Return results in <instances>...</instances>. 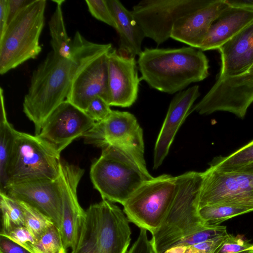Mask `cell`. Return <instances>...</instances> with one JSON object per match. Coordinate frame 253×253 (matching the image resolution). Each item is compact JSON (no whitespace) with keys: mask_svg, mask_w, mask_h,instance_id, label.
Here are the masks:
<instances>
[{"mask_svg":"<svg viewBox=\"0 0 253 253\" xmlns=\"http://www.w3.org/2000/svg\"><path fill=\"white\" fill-rule=\"evenodd\" d=\"M89 45V41L77 33L72 58H63L51 50L33 71L23 111L34 125L35 135L39 134L49 114L66 100L74 75Z\"/></svg>","mask_w":253,"mask_h":253,"instance_id":"6da1fadb","label":"cell"},{"mask_svg":"<svg viewBox=\"0 0 253 253\" xmlns=\"http://www.w3.org/2000/svg\"><path fill=\"white\" fill-rule=\"evenodd\" d=\"M137 62L141 81L152 88L170 94L182 91L209 75L207 57L201 50L191 46L145 48Z\"/></svg>","mask_w":253,"mask_h":253,"instance_id":"7a4b0ae2","label":"cell"},{"mask_svg":"<svg viewBox=\"0 0 253 253\" xmlns=\"http://www.w3.org/2000/svg\"><path fill=\"white\" fill-rule=\"evenodd\" d=\"M129 222L123 210L112 202L102 200L90 205L71 253H127Z\"/></svg>","mask_w":253,"mask_h":253,"instance_id":"3957f363","label":"cell"},{"mask_svg":"<svg viewBox=\"0 0 253 253\" xmlns=\"http://www.w3.org/2000/svg\"><path fill=\"white\" fill-rule=\"evenodd\" d=\"M203 172L187 171L176 176V191L161 226L151 239L156 253H164L205 223L198 212V199Z\"/></svg>","mask_w":253,"mask_h":253,"instance_id":"277c9868","label":"cell"},{"mask_svg":"<svg viewBox=\"0 0 253 253\" xmlns=\"http://www.w3.org/2000/svg\"><path fill=\"white\" fill-rule=\"evenodd\" d=\"M45 0H34L21 9L0 36V74L3 75L42 51L40 37L45 22Z\"/></svg>","mask_w":253,"mask_h":253,"instance_id":"5b68a950","label":"cell"},{"mask_svg":"<svg viewBox=\"0 0 253 253\" xmlns=\"http://www.w3.org/2000/svg\"><path fill=\"white\" fill-rule=\"evenodd\" d=\"M90 177L103 200L123 205L133 193L153 176L146 175L127 154L108 145L92 164Z\"/></svg>","mask_w":253,"mask_h":253,"instance_id":"8992f818","label":"cell"},{"mask_svg":"<svg viewBox=\"0 0 253 253\" xmlns=\"http://www.w3.org/2000/svg\"><path fill=\"white\" fill-rule=\"evenodd\" d=\"M176 191V176L163 174L145 181L123 206L129 222L155 232L164 220Z\"/></svg>","mask_w":253,"mask_h":253,"instance_id":"52a82bcc","label":"cell"},{"mask_svg":"<svg viewBox=\"0 0 253 253\" xmlns=\"http://www.w3.org/2000/svg\"><path fill=\"white\" fill-rule=\"evenodd\" d=\"M60 163V156L37 135L16 130L7 169V184L29 179H56Z\"/></svg>","mask_w":253,"mask_h":253,"instance_id":"ba28073f","label":"cell"},{"mask_svg":"<svg viewBox=\"0 0 253 253\" xmlns=\"http://www.w3.org/2000/svg\"><path fill=\"white\" fill-rule=\"evenodd\" d=\"M87 144L103 148L111 145L131 157L148 176L144 158L143 130L136 117L125 111L112 110L104 121L95 122L83 136Z\"/></svg>","mask_w":253,"mask_h":253,"instance_id":"9c48e42d","label":"cell"},{"mask_svg":"<svg viewBox=\"0 0 253 253\" xmlns=\"http://www.w3.org/2000/svg\"><path fill=\"white\" fill-rule=\"evenodd\" d=\"M112 48L111 43L91 42L74 75L67 101L84 112L96 96L108 103V53Z\"/></svg>","mask_w":253,"mask_h":253,"instance_id":"30bf717a","label":"cell"},{"mask_svg":"<svg viewBox=\"0 0 253 253\" xmlns=\"http://www.w3.org/2000/svg\"><path fill=\"white\" fill-rule=\"evenodd\" d=\"M211 0H143L133 6L132 13L145 37L158 45L170 38L174 23L204 6Z\"/></svg>","mask_w":253,"mask_h":253,"instance_id":"8fae6325","label":"cell"},{"mask_svg":"<svg viewBox=\"0 0 253 253\" xmlns=\"http://www.w3.org/2000/svg\"><path fill=\"white\" fill-rule=\"evenodd\" d=\"M223 204L253 210V174L238 171L221 172L211 166L204 171L198 209Z\"/></svg>","mask_w":253,"mask_h":253,"instance_id":"7c38bea8","label":"cell"},{"mask_svg":"<svg viewBox=\"0 0 253 253\" xmlns=\"http://www.w3.org/2000/svg\"><path fill=\"white\" fill-rule=\"evenodd\" d=\"M95 122L83 110L66 100L46 118L37 135L60 156L75 139L83 137Z\"/></svg>","mask_w":253,"mask_h":253,"instance_id":"4fadbf2b","label":"cell"},{"mask_svg":"<svg viewBox=\"0 0 253 253\" xmlns=\"http://www.w3.org/2000/svg\"><path fill=\"white\" fill-rule=\"evenodd\" d=\"M0 191L39 210L49 216L60 230L62 199L58 178H34L10 182Z\"/></svg>","mask_w":253,"mask_h":253,"instance_id":"5bb4252c","label":"cell"},{"mask_svg":"<svg viewBox=\"0 0 253 253\" xmlns=\"http://www.w3.org/2000/svg\"><path fill=\"white\" fill-rule=\"evenodd\" d=\"M84 171L77 166L61 161L58 180L62 199V222L60 231L66 249L75 246L85 217V211L77 197L78 186Z\"/></svg>","mask_w":253,"mask_h":253,"instance_id":"9a60e30c","label":"cell"},{"mask_svg":"<svg viewBox=\"0 0 253 253\" xmlns=\"http://www.w3.org/2000/svg\"><path fill=\"white\" fill-rule=\"evenodd\" d=\"M141 81L135 57L120 54L112 48L108 53V104L129 107L137 99Z\"/></svg>","mask_w":253,"mask_h":253,"instance_id":"2e32d148","label":"cell"},{"mask_svg":"<svg viewBox=\"0 0 253 253\" xmlns=\"http://www.w3.org/2000/svg\"><path fill=\"white\" fill-rule=\"evenodd\" d=\"M200 95L199 86L195 85L177 92L171 100L155 144L154 169L161 166L167 156L178 130L192 113L194 103Z\"/></svg>","mask_w":253,"mask_h":253,"instance_id":"e0dca14e","label":"cell"},{"mask_svg":"<svg viewBox=\"0 0 253 253\" xmlns=\"http://www.w3.org/2000/svg\"><path fill=\"white\" fill-rule=\"evenodd\" d=\"M228 6L225 0H211L207 5L177 20L170 38L199 49L212 23Z\"/></svg>","mask_w":253,"mask_h":253,"instance_id":"ac0fdd59","label":"cell"},{"mask_svg":"<svg viewBox=\"0 0 253 253\" xmlns=\"http://www.w3.org/2000/svg\"><path fill=\"white\" fill-rule=\"evenodd\" d=\"M221 66L217 79L241 75L253 65V22L218 49Z\"/></svg>","mask_w":253,"mask_h":253,"instance_id":"d6986e66","label":"cell"},{"mask_svg":"<svg viewBox=\"0 0 253 253\" xmlns=\"http://www.w3.org/2000/svg\"><path fill=\"white\" fill-rule=\"evenodd\" d=\"M253 22V9L228 6L212 23L199 49H218Z\"/></svg>","mask_w":253,"mask_h":253,"instance_id":"ffe728a7","label":"cell"},{"mask_svg":"<svg viewBox=\"0 0 253 253\" xmlns=\"http://www.w3.org/2000/svg\"><path fill=\"white\" fill-rule=\"evenodd\" d=\"M115 19L119 35L118 52L124 56L135 57L141 53L142 43L145 36L131 11L127 10L118 0H107Z\"/></svg>","mask_w":253,"mask_h":253,"instance_id":"44dd1931","label":"cell"},{"mask_svg":"<svg viewBox=\"0 0 253 253\" xmlns=\"http://www.w3.org/2000/svg\"><path fill=\"white\" fill-rule=\"evenodd\" d=\"M0 191L7 184V169L16 130L8 122L6 113L3 90L0 88Z\"/></svg>","mask_w":253,"mask_h":253,"instance_id":"7402d4cb","label":"cell"},{"mask_svg":"<svg viewBox=\"0 0 253 253\" xmlns=\"http://www.w3.org/2000/svg\"><path fill=\"white\" fill-rule=\"evenodd\" d=\"M54 2L56 3V8L48 22L52 50L63 58L69 59L72 57L73 40L69 38L66 29L62 8L64 0Z\"/></svg>","mask_w":253,"mask_h":253,"instance_id":"603a6c76","label":"cell"},{"mask_svg":"<svg viewBox=\"0 0 253 253\" xmlns=\"http://www.w3.org/2000/svg\"><path fill=\"white\" fill-rule=\"evenodd\" d=\"M253 211L248 207L224 204L207 206L198 209L204 222L211 225H219L227 219Z\"/></svg>","mask_w":253,"mask_h":253,"instance_id":"cb8c5ba5","label":"cell"},{"mask_svg":"<svg viewBox=\"0 0 253 253\" xmlns=\"http://www.w3.org/2000/svg\"><path fill=\"white\" fill-rule=\"evenodd\" d=\"M253 162V140L226 157L216 158L210 166L221 172L235 171Z\"/></svg>","mask_w":253,"mask_h":253,"instance_id":"d4e9b609","label":"cell"},{"mask_svg":"<svg viewBox=\"0 0 253 253\" xmlns=\"http://www.w3.org/2000/svg\"><path fill=\"white\" fill-rule=\"evenodd\" d=\"M0 207L2 228L0 234L25 225L23 212L18 201L0 191Z\"/></svg>","mask_w":253,"mask_h":253,"instance_id":"484cf974","label":"cell"},{"mask_svg":"<svg viewBox=\"0 0 253 253\" xmlns=\"http://www.w3.org/2000/svg\"><path fill=\"white\" fill-rule=\"evenodd\" d=\"M17 201L23 212L24 226L37 240L49 228L55 225L49 216L39 210L24 202Z\"/></svg>","mask_w":253,"mask_h":253,"instance_id":"4316f807","label":"cell"},{"mask_svg":"<svg viewBox=\"0 0 253 253\" xmlns=\"http://www.w3.org/2000/svg\"><path fill=\"white\" fill-rule=\"evenodd\" d=\"M32 253H66L61 232L53 226L37 240Z\"/></svg>","mask_w":253,"mask_h":253,"instance_id":"83f0119b","label":"cell"},{"mask_svg":"<svg viewBox=\"0 0 253 253\" xmlns=\"http://www.w3.org/2000/svg\"><path fill=\"white\" fill-rule=\"evenodd\" d=\"M227 234L225 226L206 224L202 228L184 237L175 246L192 245Z\"/></svg>","mask_w":253,"mask_h":253,"instance_id":"f1b7e54d","label":"cell"},{"mask_svg":"<svg viewBox=\"0 0 253 253\" xmlns=\"http://www.w3.org/2000/svg\"><path fill=\"white\" fill-rule=\"evenodd\" d=\"M228 235L192 245L173 247L164 253H215Z\"/></svg>","mask_w":253,"mask_h":253,"instance_id":"f546056e","label":"cell"},{"mask_svg":"<svg viewBox=\"0 0 253 253\" xmlns=\"http://www.w3.org/2000/svg\"><path fill=\"white\" fill-rule=\"evenodd\" d=\"M215 253H253V244L242 235L228 234Z\"/></svg>","mask_w":253,"mask_h":253,"instance_id":"4dcf8cb0","label":"cell"},{"mask_svg":"<svg viewBox=\"0 0 253 253\" xmlns=\"http://www.w3.org/2000/svg\"><path fill=\"white\" fill-rule=\"evenodd\" d=\"M85 2L93 17L116 29V23L107 0H86Z\"/></svg>","mask_w":253,"mask_h":253,"instance_id":"1f68e13d","label":"cell"},{"mask_svg":"<svg viewBox=\"0 0 253 253\" xmlns=\"http://www.w3.org/2000/svg\"><path fill=\"white\" fill-rule=\"evenodd\" d=\"M0 235L20 245L31 253L37 241L25 226L16 227L6 233L0 234Z\"/></svg>","mask_w":253,"mask_h":253,"instance_id":"d6a6232c","label":"cell"},{"mask_svg":"<svg viewBox=\"0 0 253 253\" xmlns=\"http://www.w3.org/2000/svg\"><path fill=\"white\" fill-rule=\"evenodd\" d=\"M112 110L109 104L99 96L94 97L89 103L84 112L95 122L105 120Z\"/></svg>","mask_w":253,"mask_h":253,"instance_id":"836d02e7","label":"cell"},{"mask_svg":"<svg viewBox=\"0 0 253 253\" xmlns=\"http://www.w3.org/2000/svg\"><path fill=\"white\" fill-rule=\"evenodd\" d=\"M147 230L141 228L139 235L127 253H156L151 239L148 237Z\"/></svg>","mask_w":253,"mask_h":253,"instance_id":"e575fe53","label":"cell"},{"mask_svg":"<svg viewBox=\"0 0 253 253\" xmlns=\"http://www.w3.org/2000/svg\"><path fill=\"white\" fill-rule=\"evenodd\" d=\"M0 253H31L10 239L0 236Z\"/></svg>","mask_w":253,"mask_h":253,"instance_id":"d590c367","label":"cell"},{"mask_svg":"<svg viewBox=\"0 0 253 253\" xmlns=\"http://www.w3.org/2000/svg\"><path fill=\"white\" fill-rule=\"evenodd\" d=\"M33 0H8V23L23 8L32 2Z\"/></svg>","mask_w":253,"mask_h":253,"instance_id":"8d00e7d4","label":"cell"},{"mask_svg":"<svg viewBox=\"0 0 253 253\" xmlns=\"http://www.w3.org/2000/svg\"><path fill=\"white\" fill-rule=\"evenodd\" d=\"M8 23V0H0V36L4 33Z\"/></svg>","mask_w":253,"mask_h":253,"instance_id":"74e56055","label":"cell"},{"mask_svg":"<svg viewBox=\"0 0 253 253\" xmlns=\"http://www.w3.org/2000/svg\"><path fill=\"white\" fill-rule=\"evenodd\" d=\"M231 7L253 9V0H225Z\"/></svg>","mask_w":253,"mask_h":253,"instance_id":"f35d334b","label":"cell"},{"mask_svg":"<svg viewBox=\"0 0 253 253\" xmlns=\"http://www.w3.org/2000/svg\"><path fill=\"white\" fill-rule=\"evenodd\" d=\"M253 174V162L235 171Z\"/></svg>","mask_w":253,"mask_h":253,"instance_id":"ab89813d","label":"cell"}]
</instances>
